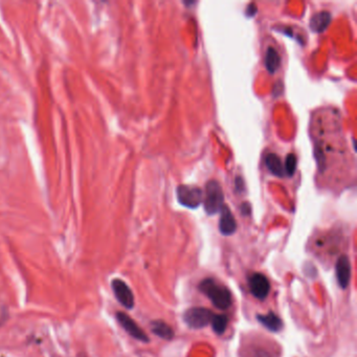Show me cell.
<instances>
[{"label":"cell","instance_id":"12","mask_svg":"<svg viewBox=\"0 0 357 357\" xmlns=\"http://www.w3.org/2000/svg\"><path fill=\"white\" fill-rule=\"evenodd\" d=\"M151 330L155 335H157L158 337H160L162 339H166V340H171L174 336L173 329L164 320L152 322L151 323Z\"/></svg>","mask_w":357,"mask_h":357},{"label":"cell","instance_id":"18","mask_svg":"<svg viewBox=\"0 0 357 357\" xmlns=\"http://www.w3.org/2000/svg\"><path fill=\"white\" fill-rule=\"evenodd\" d=\"M251 206H249V204L248 203H242V205H241V210H242V213H243V215H248L249 213H251Z\"/></svg>","mask_w":357,"mask_h":357},{"label":"cell","instance_id":"10","mask_svg":"<svg viewBox=\"0 0 357 357\" xmlns=\"http://www.w3.org/2000/svg\"><path fill=\"white\" fill-rule=\"evenodd\" d=\"M331 22V14L327 11H323L315 14L310 20V27L313 31L322 32L326 29Z\"/></svg>","mask_w":357,"mask_h":357},{"label":"cell","instance_id":"6","mask_svg":"<svg viewBox=\"0 0 357 357\" xmlns=\"http://www.w3.org/2000/svg\"><path fill=\"white\" fill-rule=\"evenodd\" d=\"M111 286L117 300L127 309H132L134 306V296L130 287L121 279L113 280Z\"/></svg>","mask_w":357,"mask_h":357},{"label":"cell","instance_id":"8","mask_svg":"<svg viewBox=\"0 0 357 357\" xmlns=\"http://www.w3.org/2000/svg\"><path fill=\"white\" fill-rule=\"evenodd\" d=\"M335 272H336V279H337L338 285L343 289H346L350 284V279H351V264L348 257L340 256L337 259Z\"/></svg>","mask_w":357,"mask_h":357},{"label":"cell","instance_id":"5","mask_svg":"<svg viewBox=\"0 0 357 357\" xmlns=\"http://www.w3.org/2000/svg\"><path fill=\"white\" fill-rule=\"evenodd\" d=\"M249 289L252 295L258 300H265L270 291V283L264 274L256 272L251 275L249 281Z\"/></svg>","mask_w":357,"mask_h":357},{"label":"cell","instance_id":"11","mask_svg":"<svg viewBox=\"0 0 357 357\" xmlns=\"http://www.w3.org/2000/svg\"><path fill=\"white\" fill-rule=\"evenodd\" d=\"M258 320L261 323L264 327H266L268 330L272 332H278L283 327L281 318L273 312L258 315Z\"/></svg>","mask_w":357,"mask_h":357},{"label":"cell","instance_id":"15","mask_svg":"<svg viewBox=\"0 0 357 357\" xmlns=\"http://www.w3.org/2000/svg\"><path fill=\"white\" fill-rule=\"evenodd\" d=\"M212 328L215 333L217 334H223L227 328V325H229V316L225 314H215L213 316L212 322Z\"/></svg>","mask_w":357,"mask_h":357},{"label":"cell","instance_id":"4","mask_svg":"<svg viewBox=\"0 0 357 357\" xmlns=\"http://www.w3.org/2000/svg\"><path fill=\"white\" fill-rule=\"evenodd\" d=\"M177 198L183 205L190 208H196L202 202L203 192L197 187L182 185L177 188Z\"/></svg>","mask_w":357,"mask_h":357},{"label":"cell","instance_id":"14","mask_svg":"<svg viewBox=\"0 0 357 357\" xmlns=\"http://www.w3.org/2000/svg\"><path fill=\"white\" fill-rule=\"evenodd\" d=\"M265 165L267 169L275 176L282 177L284 175V168L281 158L274 153H269L265 157Z\"/></svg>","mask_w":357,"mask_h":357},{"label":"cell","instance_id":"2","mask_svg":"<svg viewBox=\"0 0 357 357\" xmlns=\"http://www.w3.org/2000/svg\"><path fill=\"white\" fill-rule=\"evenodd\" d=\"M223 192L220 185L216 181H209L205 185L204 209L208 215H214L220 212L223 206Z\"/></svg>","mask_w":357,"mask_h":357},{"label":"cell","instance_id":"20","mask_svg":"<svg viewBox=\"0 0 357 357\" xmlns=\"http://www.w3.org/2000/svg\"><path fill=\"white\" fill-rule=\"evenodd\" d=\"M236 187H237L238 189H240V192H241V189H242L243 187H244V186H243V182H242V178H241V177H238L237 180H236Z\"/></svg>","mask_w":357,"mask_h":357},{"label":"cell","instance_id":"7","mask_svg":"<svg viewBox=\"0 0 357 357\" xmlns=\"http://www.w3.org/2000/svg\"><path fill=\"white\" fill-rule=\"evenodd\" d=\"M117 318H118L121 326L125 329V331L129 335H131L135 339L140 340V342H144V343L149 342L148 335L144 332V330L128 314H126L124 312H118Z\"/></svg>","mask_w":357,"mask_h":357},{"label":"cell","instance_id":"3","mask_svg":"<svg viewBox=\"0 0 357 357\" xmlns=\"http://www.w3.org/2000/svg\"><path fill=\"white\" fill-rule=\"evenodd\" d=\"M214 312L202 307L190 308L184 314V320L192 329H201L210 324Z\"/></svg>","mask_w":357,"mask_h":357},{"label":"cell","instance_id":"19","mask_svg":"<svg viewBox=\"0 0 357 357\" xmlns=\"http://www.w3.org/2000/svg\"><path fill=\"white\" fill-rule=\"evenodd\" d=\"M257 12V8L255 7L254 4H251L248 7H247V15L248 16H254Z\"/></svg>","mask_w":357,"mask_h":357},{"label":"cell","instance_id":"13","mask_svg":"<svg viewBox=\"0 0 357 357\" xmlns=\"http://www.w3.org/2000/svg\"><path fill=\"white\" fill-rule=\"evenodd\" d=\"M265 65L270 74H274L281 65V57L278 51L273 47H268L265 55Z\"/></svg>","mask_w":357,"mask_h":357},{"label":"cell","instance_id":"9","mask_svg":"<svg viewBox=\"0 0 357 357\" xmlns=\"http://www.w3.org/2000/svg\"><path fill=\"white\" fill-rule=\"evenodd\" d=\"M221 216L219 220V230L220 233L224 236H231L237 230V222L230 210V208L226 205H223L221 208Z\"/></svg>","mask_w":357,"mask_h":357},{"label":"cell","instance_id":"17","mask_svg":"<svg viewBox=\"0 0 357 357\" xmlns=\"http://www.w3.org/2000/svg\"><path fill=\"white\" fill-rule=\"evenodd\" d=\"M253 357H270V355H269L266 351L257 350V351L253 354Z\"/></svg>","mask_w":357,"mask_h":357},{"label":"cell","instance_id":"1","mask_svg":"<svg viewBox=\"0 0 357 357\" xmlns=\"http://www.w3.org/2000/svg\"><path fill=\"white\" fill-rule=\"evenodd\" d=\"M199 289L218 309L226 310L231 307L232 295L230 290L219 285L213 279L203 280L199 285Z\"/></svg>","mask_w":357,"mask_h":357},{"label":"cell","instance_id":"16","mask_svg":"<svg viewBox=\"0 0 357 357\" xmlns=\"http://www.w3.org/2000/svg\"><path fill=\"white\" fill-rule=\"evenodd\" d=\"M297 168V157L294 153H290L287 155L285 160V170L288 176H292L296 172Z\"/></svg>","mask_w":357,"mask_h":357}]
</instances>
